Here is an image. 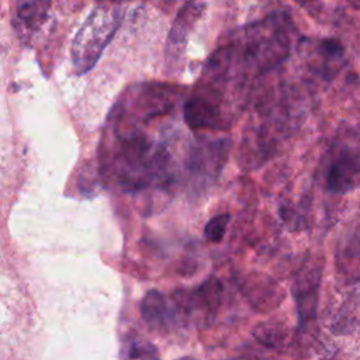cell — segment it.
<instances>
[{
  "mask_svg": "<svg viewBox=\"0 0 360 360\" xmlns=\"http://www.w3.org/2000/svg\"><path fill=\"white\" fill-rule=\"evenodd\" d=\"M347 3H350L353 7L360 8V0H347Z\"/></svg>",
  "mask_w": 360,
  "mask_h": 360,
  "instance_id": "cell-16",
  "label": "cell"
},
{
  "mask_svg": "<svg viewBox=\"0 0 360 360\" xmlns=\"http://www.w3.org/2000/svg\"><path fill=\"white\" fill-rule=\"evenodd\" d=\"M319 283H321V270L318 266L307 267L295 278L292 294L297 304L300 325L309 322L315 316Z\"/></svg>",
  "mask_w": 360,
  "mask_h": 360,
  "instance_id": "cell-7",
  "label": "cell"
},
{
  "mask_svg": "<svg viewBox=\"0 0 360 360\" xmlns=\"http://www.w3.org/2000/svg\"><path fill=\"white\" fill-rule=\"evenodd\" d=\"M295 1L300 3L312 14H318L322 8V0H295Z\"/></svg>",
  "mask_w": 360,
  "mask_h": 360,
  "instance_id": "cell-15",
  "label": "cell"
},
{
  "mask_svg": "<svg viewBox=\"0 0 360 360\" xmlns=\"http://www.w3.org/2000/svg\"><path fill=\"white\" fill-rule=\"evenodd\" d=\"M309 60L315 70L323 77H333L343 63V46L339 41L328 38L321 41H307L304 42Z\"/></svg>",
  "mask_w": 360,
  "mask_h": 360,
  "instance_id": "cell-8",
  "label": "cell"
},
{
  "mask_svg": "<svg viewBox=\"0 0 360 360\" xmlns=\"http://www.w3.org/2000/svg\"><path fill=\"white\" fill-rule=\"evenodd\" d=\"M98 1H108V3H115V4H120L121 1L124 0H98Z\"/></svg>",
  "mask_w": 360,
  "mask_h": 360,
  "instance_id": "cell-17",
  "label": "cell"
},
{
  "mask_svg": "<svg viewBox=\"0 0 360 360\" xmlns=\"http://www.w3.org/2000/svg\"><path fill=\"white\" fill-rule=\"evenodd\" d=\"M253 335L256 338V340L267 347H277L281 340L284 333L281 332V329L278 328V325H273V323H260L255 328Z\"/></svg>",
  "mask_w": 360,
  "mask_h": 360,
  "instance_id": "cell-12",
  "label": "cell"
},
{
  "mask_svg": "<svg viewBox=\"0 0 360 360\" xmlns=\"http://www.w3.org/2000/svg\"><path fill=\"white\" fill-rule=\"evenodd\" d=\"M183 118L187 127L194 131L224 128L219 104L214 97L200 93L187 98L183 105Z\"/></svg>",
  "mask_w": 360,
  "mask_h": 360,
  "instance_id": "cell-6",
  "label": "cell"
},
{
  "mask_svg": "<svg viewBox=\"0 0 360 360\" xmlns=\"http://www.w3.org/2000/svg\"><path fill=\"white\" fill-rule=\"evenodd\" d=\"M201 4H188L179 13L169 38H167V55L170 59H179L183 53L186 42H187V32L191 27V22L200 15Z\"/></svg>",
  "mask_w": 360,
  "mask_h": 360,
  "instance_id": "cell-11",
  "label": "cell"
},
{
  "mask_svg": "<svg viewBox=\"0 0 360 360\" xmlns=\"http://www.w3.org/2000/svg\"><path fill=\"white\" fill-rule=\"evenodd\" d=\"M228 149V139L200 141L190 148L186 170L194 190H204L217 180L226 162Z\"/></svg>",
  "mask_w": 360,
  "mask_h": 360,
  "instance_id": "cell-5",
  "label": "cell"
},
{
  "mask_svg": "<svg viewBox=\"0 0 360 360\" xmlns=\"http://www.w3.org/2000/svg\"><path fill=\"white\" fill-rule=\"evenodd\" d=\"M325 187L343 194L360 187V138L343 135L333 145L325 173Z\"/></svg>",
  "mask_w": 360,
  "mask_h": 360,
  "instance_id": "cell-4",
  "label": "cell"
},
{
  "mask_svg": "<svg viewBox=\"0 0 360 360\" xmlns=\"http://www.w3.org/2000/svg\"><path fill=\"white\" fill-rule=\"evenodd\" d=\"M229 219H231V215L228 212L218 214V215L212 217L204 226V236L207 238V240L214 242V243L221 242L225 235Z\"/></svg>",
  "mask_w": 360,
  "mask_h": 360,
  "instance_id": "cell-13",
  "label": "cell"
},
{
  "mask_svg": "<svg viewBox=\"0 0 360 360\" xmlns=\"http://www.w3.org/2000/svg\"><path fill=\"white\" fill-rule=\"evenodd\" d=\"M176 308L169 305V300L158 290H149L141 301L142 319L155 330H166L176 319Z\"/></svg>",
  "mask_w": 360,
  "mask_h": 360,
  "instance_id": "cell-9",
  "label": "cell"
},
{
  "mask_svg": "<svg viewBox=\"0 0 360 360\" xmlns=\"http://www.w3.org/2000/svg\"><path fill=\"white\" fill-rule=\"evenodd\" d=\"M294 27L284 13H274L238 31L208 60L210 75L224 76L233 69L262 75L283 63L291 51Z\"/></svg>",
  "mask_w": 360,
  "mask_h": 360,
  "instance_id": "cell-1",
  "label": "cell"
},
{
  "mask_svg": "<svg viewBox=\"0 0 360 360\" xmlns=\"http://www.w3.org/2000/svg\"><path fill=\"white\" fill-rule=\"evenodd\" d=\"M121 356L127 359H156L159 357V353L158 349L149 342L134 339L127 345L125 353H122Z\"/></svg>",
  "mask_w": 360,
  "mask_h": 360,
  "instance_id": "cell-14",
  "label": "cell"
},
{
  "mask_svg": "<svg viewBox=\"0 0 360 360\" xmlns=\"http://www.w3.org/2000/svg\"><path fill=\"white\" fill-rule=\"evenodd\" d=\"M111 172L124 191L166 188L173 180L167 149L135 131L117 136Z\"/></svg>",
  "mask_w": 360,
  "mask_h": 360,
  "instance_id": "cell-2",
  "label": "cell"
},
{
  "mask_svg": "<svg viewBox=\"0 0 360 360\" xmlns=\"http://www.w3.org/2000/svg\"><path fill=\"white\" fill-rule=\"evenodd\" d=\"M52 0H17L14 25L22 32H35L45 22Z\"/></svg>",
  "mask_w": 360,
  "mask_h": 360,
  "instance_id": "cell-10",
  "label": "cell"
},
{
  "mask_svg": "<svg viewBox=\"0 0 360 360\" xmlns=\"http://www.w3.org/2000/svg\"><path fill=\"white\" fill-rule=\"evenodd\" d=\"M122 11L120 4L100 1L72 42V63L76 75H84L94 68L101 53L121 25Z\"/></svg>",
  "mask_w": 360,
  "mask_h": 360,
  "instance_id": "cell-3",
  "label": "cell"
}]
</instances>
